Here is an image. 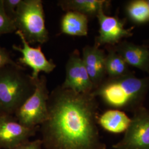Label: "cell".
<instances>
[{"instance_id":"obj_1","label":"cell","mask_w":149,"mask_h":149,"mask_svg":"<svg viewBox=\"0 0 149 149\" xmlns=\"http://www.w3.org/2000/svg\"><path fill=\"white\" fill-rule=\"evenodd\" d=\"M92 92L77 93L59 86L49 93L48 118L39 128L45 149H106Z\"/></svg>"},{"instance_id":"obj_2","label":"cell","mask_w":149,"mask_h":149,"mask_svg":"<svg viewBox=\"0 0 149 149\" xmlns=\"http://www.w3.org/2000/svg\"><path fill=\"white\" fill-rule=\"evenodd\" d=\"M149 80L139 78L130 73L103 81L92 91L107 105L117 109L139 108L148 90Z\"/></svg>"},{"instance_id":"obj_3","label":"cell","mask_w":149,"mask_h":149,"mask_svg":"<svg viewBox=\"0 0 149 149\" xmlns=\"http://www.w3.org/2000/svg\"><path fill=\"white\" fill-rule=\"evenodd\" d=\"M23 69L18 64L0 69V107L6 114L14 115L36 89V81Z\"/></svg>"},{"instance_id":"obj_4","label":"cell","mask_w":149,"mask_h":149,"mask_svg":"<svg viewBox=\"0 0 149 149\" xmlns=\"http://www.w3.org/2000/svg\"><path fill=\"white\" fill-rule=\"evenodd\" d=\"M14 23L27 42L43 44L49 40L41 0H22L16 13Z\"/></svg>"},{"instance_id":"obj_5","label":"cell","mask_w":149,"mask_h":149,"mask_svg":"<svg viewBox=\"0 0 149 149\" xmlns=\"http://www.w3.org/2000/svg\"><path fill=\"white\" fill-rule=\"evenodd\" d=\"M49 92L44 75L36 81V89L13 115L17 120L28 128H38L48 118Z\"/></svg>"},{"instance_id":"obj_6","label":"cell","mask_w":149,"mask_h":149,"mask_svg":"<svg viewBox=\"0 0 149 149\" xmlns=\"http://www.w3.org/2000/svg\"><path fill=\"white\" fill-rule=\"evenodd\" d=\"M115 149H149V111L143 107L135 110L123 138Z\"/></svg>"},{"instance_id":"obj_7","label":"cell","mask_w":149,"mask_h":149,"mask_svg":"<svg viewBox=\"0 0 149 149\" xmlns=\"http://www.w3.org/2000/svg\"><path fill=\"white\" fill-rule=\"evenodd\" d=\"M38 128H28L13 115L0 116V149H11L34 136Z\"/></svg>"},{"instance_id":"obj_8","label":"cell","mask_w":149,"mask_h":149,"mask_svg":"<svg viewBox=\"0 0 149 149\" xmlns=\"http://www.w3.org/2000/svg\"><path fill=\"white\" fill-rule=\"evenodd\" d=\"M61 86L77 93H90L95 89L78 50L70 55L66 65L65 80Z\"/></svg>"},{"instance_id":"obj_9","label":"cell","mask_w":149,"mask_h":149,"mask_svg":"<svg viewBox=\"0 0 149 149\" xmlns=\"http://www.w3.org/2000/svg\"><path fill=\"white\" fill-rule=\"evenodd\" d=\"M16 34L21 40L22 46L13 45L14 50L21 53V58L19 59V63L29 67L32 70L31 78L36 81L39 78V74L43 72L49 74L56 68V65L52 60H49L45 57L40 46L33 48L28 43L24 36L19 31H16Z\"/></svg>"},{"instance_id":"obj_10","label":"cell","mask_w":149,"mask_h":149,"mask_svg":"<svg viewBox=\"0 0 149 149\" xmlns=\"http://www.w3.org/2000/svg\"><path fill=\"white\" fill-rule=\"evenodd\" d=\"M99 23V35L96 38L95 45H114L119 43L123 38L132 36V28L124 27L123 22L116 17L106 15L104 10L99 12L97 16Z\"/></svg>"},{"instance_id":"obj_11","label":"cell","mask_w":149,"mask_h":149,"mask_svg":"<svg viewBox=\"0 0 149 149\" xmlns=\"http://www.w3.org/2000/svg\"><path fill=\"white\" fill-rule=\"evenodd\" d=\"M105 58L104 51L95 44L83 49L81 58L95 88L103 82L106 74Z\"/></svg>"},{"instance_id":"obj_12","label":"cell","mask_w":149,"mask_h":149,"mask_svg":"<svg viewBox=\"0 0 149 149\" xmlns=\"http://www.w3.org/2000/svg\"><path fill=\"white\" fill-rule=\"evenodd\" d=\"M116 51L128 65L149 72V49L146 47L123 42L119 44Z\"/></svg>"},{"instance_id":"obj_13","label":"cell","mask_w":149,"mask_h":149,"mask_svg":"<svg viewBox=\"0 0 149 149\" xmlns=\"http://www.w3.org/2000/svg\"><path fill=\"white\" fill-rule=\"evenodd\" d=\"M131 122V118L122 111L110 109L98 117V124L102 128L112 133L125 132Z\"/></svg>"},{"instance_id":"obj_14","label":"cell","mask_w":149,"mask_h":149,"mask_svg":"<svg viewBox=\"0 0 149 149\" xmlns=\"http://www.w3.org/2000/svg\"><path fill=\"white\" fill-rule=\"evenodd\" d=\"M88 17L74 11H68L61 21V31L71 36H86L88 34Z\"/></svg>"},{"instance_id":"obj_15","label":"cell","mask_w":149,"mask_h":149,"mask_svg":"<svg viewBox=\"0 0 149 149\" xmlns=\"http://www.w3.org/2000/svg\"><path fill=\"white\" fill-rule=\"evenodd\" d=\"M107 2L104 0H61L58 4L64 11L77 12L92 17L97 16L100 11L104 10Z\"/></svg>"},{"instance_id":"obj_16","label":"cell","mask_w":149,"mask_h":149,"mask_svg":"<svg viewBox=\"0 0 149 149\" xmlns=\"http://www.w3.org/2000/svg\"><path fill=\"white\" fill-rule=\"evenodd\" d=\"M105 71L109 78H116L130 74L128 65L116 50H110L105 58Z\"/></svg>"},{"instance_id":"obj_17","label":"cell","mask_w":149,"mask_h":149,"mask_svg":"<svg viewBox=\"0 0 149 149\" xmlns=\"http://www.w3.org/2000/svg\"><path fill=\"white\" fill-rule=\"evenodd\" d=\"M129 18L135 24H143L149 22V8L146 0H133L126 6Z\"/></svg>"},{"instance_id":"obj_18","label":"cell","mask_w":149,"mask_h":149,"mask_svg":"<svg viewBox=\"0 0 149 149\" xmlns=\"http://www.w3.org/2000/svg\"><path fill=\"white\" fill-rule=\"evenodd\" d=\"M15 23L6 13L3 0H0V36L16 32Z\"/></svg>"},{"instance_id":"obj_19","label":"cell","mask_w":149,"mask_h":149,"mask_svg":"<svg viewBox=\"0 0 149 149\" xmlns=\"http://www.w3.org/2000/svg\"><path fill=\"white\" fill-rule=\"evenodd\" d=\"M22 0H3V7L7 16L13 21ZM14 22V21H13Z\"/></svg>"},{"instance_id":"obj_20","label":"cell","mask_w":149,"mask_h":149,"mask_svg":"<svg viewBox=\"0 0 149 149\" xmlns=\"http://www.w3.org/2000/svg\"><path fill=\"white\" fill-rule=\"evenodd\" d=\"M42 147L41 139H36L32 141L27 140L11 149H42Z\"/></svg>"},{"instance_id":"obj_21","label":"cell","mask_w":149,"mask_h":149,"mask_svg":"<svg viewBox=\"0 0 149 149\" xmlns=\"http://www.w3.org/2000/svg\"><path fill=\"white\" fill-rule=\"evenodd\" d=\"M18 64L12 59L10 54L6 49L0 47V69L8 65H16Z\"/></svg>"},{"instance_id":"obj_22","label":"cell","mask_w":149,"mask_h":149,"mask_svg":"<svg viewBox=\"0 0 149 149\" xmlns=\"http://www.w3.org/2000/svg\"><path fill=\"white\" fill-rule=\"evenodd\" d=\"M6 114V113H5V112L3 111V110L2 109V108L0 107V116H1L2 114Z\"/></svg>"},{"instance_id":"obj_23","label":"cell","mask_w":149,"mask_h":149,"mask_svg":"<svg viewBox=\"0 0 149 149\" xmlns=\"http://www.w3.org/2000/svg\"><path fill=\"white\" fill-rule=\"evenodd\" d=\"M146 1H147V3H148V5L149 8V0H146Z\"/></svg>"}]
</instances>
